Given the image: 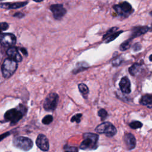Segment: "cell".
<instances>
[{
  "label": "cell",
  "mask_w": 152,
  "mask_h": 152,
  "mask_svg": "<svg viewBox=\"0 0 152 152\" xmlns=\"http://www.w3.org/2000/svg\"><path fill=\"white\" fill-rule=\"evenodd\" d=\"M78 89L80 91V93L84 96H86L88 94L89 92V89L88 88V87L84 83H80L78 84Z\"/></svg>",
  "instance_id": "obj_19"
},
{
  "label": "cell",
  "mask_w": 152,
  "mask_h": 152,
  "mask_svg": "<svg viewBox=\"0 0 152 152\" xmlns=\"http://www.w3.org/2000/svg\"><path fill=\"white\" fill-rule=\"evenodd\" d=\"M98 115L100 117L102 121H103L104 119H105L106 118V117L107 116V112L104 109H101L98 112Z\"/></svg>",
  "instance_id": "obj_24"
},
{
  "label": "cell",
  "mask_w": 152,
  "mask_h": 152,
  "mask_svg": "<svg viewBox=\"0 0 152 152\" xmlns=\"http://www.w3.org/2000/svg\"><path fill=\"white\" fill-rule=\"evenodd\" d=\"M84 140L80 144V148L82 150H93L97 148L99 135L94 133L87 132L83 135Z\"/></svg>",
  "instance_id": "obj_2"
},
{
  "label": "cell",
  "mask_w": 152,
  "mask_h": 152,
  "mask_svg": "<svg viewBox=\"0 0 152 152\" xmlns=\"http://www.w3.org/2000/svg\"><path fill=\"white\" fill-rule=\"evenodd\" d=\"M59 96L56 93H49L46 97L44 103L43 107L47 111L54 110L58 104Z\"/></svg>",
  "instance_id": "obj_6"
},
{
  "label": "cell",
  "mask_w": 152,
  "mask_h": 152,
  "mask_svg": "<svg viewBox=\"0 0 152 152\" xmlns=\"http://www.w3.org/2000/svg\"><path fill=\"white\" fill-rule=\"evenodd\" d=\"M20 50L22 52L23 54H24L25 56H27V50L25 49V48H20Z\"/></svg>",
  "instance_id": "obj_33"
},
{
  "label": "cell",
  "mask_w": 152,
  "mask_h": 152,
  "mask_svg": "<svg viewBox=\"0 0 152 152\" xmlns=\"http://www.w3.org/2000/svg\"><path fill=\"white\" fill-rule=\"evenodd\" d=\"M28 4V2H17L14 3H2L0 4V8L4 9H18L26 6Z\"/></svg>",
  "instance_id": "obj_13"
},
{
  "label": "cell",
  "mask_w": 152,
  "mask_h": 152,
  "mask_svg": "<svg viewBox=\"0 0 152 152\" xmlns=\"http://www.w3.org/2000/svg\"><path fill=\"white\" fill-rule=\"evenodd\" d=\"M116 30H117V28H116V27H113V28L109 29V30L106 33V34L103 36V39L104 40V39H105L106 38H107L109 35H110L111 34H112V33L116 32Z\"/></svg>",
  "instance_id": "obj_27"
},
{
  "label": "cell",
  "mask_w": 152,
  "mask_h": 152,
  "mask_svg": "<svg viewBox=\"0 0 152 152\" xmlns=\"http://www.w3.org/2000/svg\"><path fill=\"white\" fill-rule=\"evenodd\" d=\"M1 31H2V30H1V28H0V33H1Z\"/></svg>",
  "instance_id": "obj_38"
},
{
  "label": "cell",
  "mask_w": 152,
  "mask_h": 152,
  "mask_svg": "<svg viewBox=\"0 0 152 152\" xmlns=\"http://www.w3.org/2000/svg\"><path fill=\"white\" fill-rule=\"evenodd\" d=\"M141 70V66L138 64H134L129 68V72L132 75H138Z\"/></svg>",
  "instance_id": "obj_17"
},
{
  "label": "cell",
  "mask_w": 152,
  "mask_h": 152,
  "mask_svg": "<svg viewBox=\"0 0 152 152\" xmlns=\"http://www.w3.org/2000/svg\"><path fill=\"white\" fill-rule=\"evenodd\" d=\"M25 16V15L21 12H15L14 15H13V17H16V18H23Z\"/></svg>",
  "instance_id": "obj_29"
},
{
  "label": "cell",
  "mask_w": 152,
  "mask_h": 152,
  "mask_svg": "<svg viewBox=\"0 0 152 152\" xmlns=\"http://www.w3.org/2000/svg\"><path fill=\"white\" fill-rule=\"evenodd\" d=\"M18 67L17 62L10 59L6 58L2 65L1 71L5 78H8L15 72Z\"/></svg>",
  "instance_id": "obj_3"
},
{
  "label": "cell",
  "mask_w": 152,
  "mask_h": 152,
  "mask_svg": "<svg viewBox=\"0 0 152 152\" xmlns=\"http://www.w3.org/2000/svg\"><path fill=\"white\" fill-rule=\"evenodd\" d=\"M88 67V65L87 63L84 62H79L77 63L76 68L73 70V73L76 74L77 72H79L83 70L86 69Z\"/></svg>",
  "instance_id": "obj_18"
},
{
  "label": "cell",
  "mask_w": 152,
  "mask_h": 152,
  "mask_svg": "<svg viewBox=\"0 0 152 152\" xmlns=\"http://www.w3.org/2000/svg\"><path fill=\"white\" fill-rule=\"evenodd\" d=\"M124 140L127 147V148L129 150H131L135 148L136 145V139L134 135L131 133L126 134L124 136Z\"/></svg>",
  "instance_id": "obj_14"
},
{
  "label": "cell",
  "mask_w": 152,
  "mask_h": 152,
  "mask_svg": "<svg viewBox=\"0 0 152 152\" xmlns=\"http://www.w3.org/2000/svg\"><path fill=\"white\" fill-rule=\"evenodd\" d=\"M82 116V114L81 113H77L75 115H74L71 119V121L72 122H76L77 123H79L81 121V118Z\"/></svg>",
  "instance_id": "obj_25"
},
{
  "label": "cell",
  "mask_w": 152,
  "mask_h": 152,
  "mask_svg": "<svg viewBox=\"0 0 152 152\" xmlns=\"http://www.w3.org/2000/svg\"><path fill=\"white\" fill-rule=\"evenodd\" d=\"M121 62V60L119 59V58L114 60L113 62H112V64H113V65L114 66H116V65H118L120 64V63Z\"/></svg>",
  "instance_id": "obj_31"
},
{
  "label": "cell",
  "mask_w": 152,
  "mask_h": 152,
  "mask_svg": "<svg viewBox=\"0 0 152 152\" xmlns=\"http://www.w3.org/2000/svg\"><path fill=\"white\" fill-rule=\"evenodd\" d=\"M131 43V39L125 41L124 42H123V43L121 45L120 48H119L120 50H122V51H125V50H126V49H128L130 47Z\"/></svg>",
  "instance_id": "obj_21"
},
{
  "label": "cell",
  "mask_w": 152,
  "mask_h": 152,
  "mask_svg": "<svg viewBox=\"0 0 152 152\" xmlns=\"http://www.w3.org/2000/svg\"><path fill=\"white\" fill-rule=\"evenodd\" d=\"M3 1V0H0V1Z\"/></svg>",
  "instance_id": "obj_39"
},
{
  "label": "cell",
  "mask_w": 152,
  "mask_h": 152,
  "mask_svg": "<svg viewBox=\"0 0 152 152\" xmlns=\"http://www.w3.org/2000/svg\"><path fill=\"white\" fill-rule=\"evenodd\" d=\"M149 30V28L147 26H140L134 27L132 29V32L131 34V39H134L137 36H139L142 34H144Z\"/></svg>",
  "instance_id": "obj_15"
},
{
  "label": "cell",
  "mask_w": 152,
  "mask_h": 152,
  "mask_svg": "<svg viewBox=\"0 0 152 152\" xmlns=\"http://www.w3.org/2000/svg\"><path fill=\"white\" fill-rule=\"evenodd\" d=\"M122 31H118V32H115L112 34H111L110 35H109L107 38H106L105 40V42L106 43H109L112 40H113L114 39H115L121 33H122Z\"/></svg>",
  "instance_id": "obj_20"
},
{
  "label": "cell",
  "mask_w": 152,
  "mask_h": 152,
  "mask_svg": "<svg viewBox=\"0 0 152 152\" xmlns=\"http://www.w3.org/2000/svg\"><path fill=\"white\" fill-rule=\"evenodd\" d=\"M9 24L6 22H1L0 23V28L2 30V31L6 30L8 28Z\"/></svg>",
  "instance_id": "obj_28"
},
{
  "label": "cell",
  "mask_w": 152,
  "mask_h": 152,
  "mask_svg": "<svg viewBox=\"0 0 152 152\" xmlns=\"http://www.w3.org/2000/svg\"><path fill=\"white\" fill-rule=\"evenodd\" d=\"M150 15H152V11L150 12Z\"/></svg>",
  "instance_id": "obj_37"
},
{
  "label": "cell",
  "mask_w": 152,
  "mask_h": 152,
  "mask_svg": "<svg viewBox=\"0 0 152 152\" xmlns=\"http://www.w3.org/2000/svg\"><path fill=\"white\" fill-rule=\"evenodd\" d=\"M32 140L26 137L17 136L13 139V145L21 150L24 151H28L33 147Z\"/></svg>",
  "instance_id": "obj_4"
},
{
  "label": "cell",
  "mask_w": 152,
  "mask_h": 152,
  "mask_svg": "<svg viewBox=\"0 0 152 152\" xmlns=\"http://www.w3.org/2000/svg\"><path fill=\"white\" fill-rule=\"evenodd\" d=\"M95 131L100 134H104L108 137H113L117 132L115 126L109 122H104L99 125Z\"/></svg>",
  "instance_id": "obj_5"
},
{
  "label": "cell",
  "mask_w": 152,
  "mask_h": 152,
  "mask_svg": "<svg viewBox=\"0 0 152 152\" xmlns=\"http://www.w3.org/2000/svg\"><path fill=\"white\" fill-rule=\"evenodd\" d=\"M26 112V110L25 107L20 105L17 108H14L7 110L4 115V118L7 121H10L12 124H15L22 118Z\"/></svg>",
  "instance_id": "obj_1"
},
{
  "label": "cell",
  "mask_w": 152,
  "mask_h": 152,
  "mask_svg": "<svg viewBox=\"0 0 152 152\" xmlns=\"http://www.w3.org/2000/svg\"><path fill=\"white\" fill-rule=\"evenodd\" d=\"M150 31H152V24H151V28H150Z\"/></svg>",
  "instance_id": "obj_36"
},
{
  "label": "cell",
  "mask_w": 152,
  "mask_h": 152,
  "mask_svg": "<svg viewBox=\"0 0 152 152\" xmlns=\"http://www.w3.org/2000/svg\"><path fill=\"white\" fill-rule=\"evenodd\" d=\"M50 10L56 20H61L66 14V10L62 4H52L50 6Z\"/></svg>",
  "instance_id": "obj_9"
},
{
  "label": "cell",
  "mask_w": 152,
  "mask_h": 152,
  "mask_svg": "<svg viewBox=\"0 0 152 152\" xmlns=\"http://www.w3.org/2000/svg\"><path fill=\"white\" fill-rule=\"evenodd\" d=\"M10 134V132H5V133H4V134L0 135V141H1V140H2L3 139H4L5 137H8Z\"/></svg>",
  "instance_id": "obj_30"
},
{
  "label": "cell",
  "mask_w": 152,
  "mask_h": 152,
  "mask_svg": "<svg viewBox=\"0 0 152 152\" xmlns=\"http://www.w3.org/2000/svg\"><path fill=\"white\" fill-rule=\"evenodd\" d=\"M53 121V116L52 115H48L45 116L43 119H42V123L45 125H48L50 124Z\"/></svg>",
  "instance_id": "obj_23"
},
{
  "label": "cell",
  "mask_w": 152,
  "mask_h": 152,
  "mask_svg": "<svg viewBox=\"0 0 152 152\" xmlns=\"http://www.w3.org/2000/svg\"><path fill=\"white\" fill-rule=\"evenodd\" d=\"M64 152H78V148L76 147L65 145Z\"/></svg>",
  "instance_id": "obj_26"
},
{
  "label": "cell",
  "mask_w": 152,
  "mask_h": 152,
  "mask_svg": "<svg viewBox=\"0 0 152 152\" xmlns=\"http://www.w3.org/2000/svg\"><path fill=\"white\" fill-rule=\"evenodd\" d=\"M113 8L118 15L123 17L128 16L132 11L131 5L127 2H123L119 5H115Z\"/></svg>",
  "instance_id": "obj_8"
},
{
  "label": "cell",
  "mask_w": 152,
  "mask_h": 152,
  "mask_svg": "<svg viewBox=\"0 0 152 152\" xmlns=\"http://www.w3.org/2000/svg\"><path fill=\"white\" fill-rule=\"evenodd\" d=\"M141 45L140 43H135L134 45V50L135 51H137V50H139L140 49H141Z\"/></svg>",
  "instance_id": "obj_32"
},
{
  "label": "cell",
  "mask_w": 152,
  "mask_h": 152,
  "mask_svg": "<svg viewBox=\"0 0 152 152\" xmlns=\"http://www.w3.org/2000/svg\"><path fill=\"white\" fill-rule=\"evenodd\" d=\"M34 1H35V2H42V1H43V0H33Z\"/></svg>",
  "instance_id": "obj_34"
},
{
  "label": "cell",
  "mask_w": 152,
  "mask_h": 152,
  "mask_svg": "<svg viewBox=\"0 0 152 152\" xmlns=\"http://www.w3.org/2000/svg\"><path fill=\"white\" fill-rule=\"evenodd\" d=\"M7 55L9 58L17 62H21L22 61V56L19 53L18 49L15 47H10L7 50Z\"/></svg>",
  "instance_id": "obj_11"
},
{
  "label": "cell",
  "mask_w": 152,
  "mask_h": 152,
  "mask_svg": "<svg viewBox=\"0 0 152 152\" xmlns=\"http://www.w3.org/2000/svg\"><path fill=\"white\" fill-rule=\"evenodd\" d=\"M142 126V124L138 121H132L129 124V126L132 128V129H137V128H140Z\"/></svg>",
  "instance_id": "obj_22"
},
{
  "label": "cell",
  "mask_w": 152,
  "mask_h": 152,
  "mask_svg": "<svg viewBox=\"0 0 152 152\" xmlns=\"http://www.w3.org/2000/svg\"><path fill=\"white\" fill-rule=\"evenodd\" d=\"M119 87L122 93L125 94H129L131 93V83L127 77H124L122 78L119 82Z\"/></svg>",
  "instance_id": "obj_12"
},
{
  "label": "cell",
  "mask_w": 152,
  "mask_h": 152,
  "mask_svg": "<svg viewBox=\"0 0 152 152\" xmlns=\"http://www.w3.org/2000/svg\"><path fill=\"white\" fill-rule=\"evenodd\" d=\"M16 41V37L12 33H2L0 36V44L3 47H12L15 44Z\"/></svg>",
  "instance_id": "obj_7"
},
{
  "label": "cell",
  "mask_w": 152,
  "mask_h": 152,
  "mask_svg": "<svg viewBox=\"0 0 152 152\" xmlns=\"http://www.w3.org/2000/svg\"><path fill=\"white\" fill-rule=\"evenodd\" d=\"M149 59H150V60L151 61H152V55H151L150 56V57H149Z\"/></svg>",
  "instance_id": "obj_35"
},
{
  "label": "cell",
  "mask_w": 152,
  "mask_h": 152,
  "mask_svg": "<svg viewBox=\"0 0 152 152\" xmlns=\"http://www.w3.org/2000/svg\"><path fill=\"white\" fill-rule=\"evenodd\" d=\"M37 146L42 151H47L49 148L48 139L44 134H39L36 140Z\"/></svg>",
  "instance_id": "obj_10"
},
{
  "label": "cell",
  "mask_w": 152,
  "mask_h": 152,
  "mask_svg": "<svg viewBox=\"0 0 152 152\" xmlns=\"http://www.w3.org/2000/svg\"><path fill=\"white\" fill-rule=\"evenodd\" d=\"M140 103L148 107H152V94H145L140 99Z\"/></svg>",
  "instance_id": "obj_16"
}]
</instances>
